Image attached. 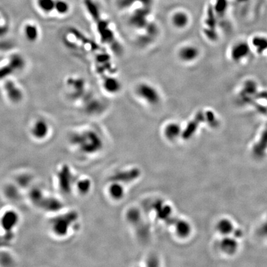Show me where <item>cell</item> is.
I'll return each mask as SVG.
<instances>
[{"mask_svg":"<svg viewBox=\"0 0 267 267\" xmlns=\"http://www.w3.org/2000/svg\"><path fill=\"white\" fill-rule=\"evenodd\" d=\"M136 97L150 107L159 104L161 95L154 85L147 82H140L136 85L134 89Z\"/></svg>","mask_w":267,"mask_h":267,"instance_id":"obj_1","label":"cell"},{"mask_svg":"<svg viewBox=\"0 0 267 267\" xmlns=\"http://www.w3.org/2000/svg\"><path fill=\"white\" fill-rule=\"evenodd\" d=\"M7 97L13 102H18L21 100L22 94L21 90L12 81H7L4 85Z\"/></svg>","mask_w":267,"mask_h":267,"instance_id":"obj_2","label":"cell"},{"mask_svg":"<svg viewBox=\"0 0 267 267\" xmlns=\"http://www.w3.org/2000/svg\"><path fill=\"white\" fill-rule=\"evenodd\" d=\"M199 51L195 47L186 46L183 47L179 52V57L185 62H191L197 59Z\"/></svg>","mask_w":267,"mask_h":267,"instance_id":"obj_3","label":"cell"},{"mask_svg":"<svg viewBox=\"0 0 267 267\" xmlns=\"http://www.w3.org/2000/svg\"><path fill=\"white\" fill-rule=\"evenodd\" d=\"M49 127L48 123L43 120H38L33 127V134L35 137L42 138L45 137L49 133Z\"/></svg>","mask_w":267,"mask_h":267,"instance_id":"obj_4","label":"cell"},{"mask_svg":"<svg viewBox=\"0 0 267 267\" xmlns=\"http://www.w3.org/2000/svg\"><path fill=\"white\" fill-rule=\"evenodd\" d=\"M249 47L248 45L244 43L237 44L233 48L232 50V57L234 60H240L241 59H244L249 54Z\"/></svg>","mask_w":267,"mask_h":267,"instance_id":"obj_5","label":"cell"},{"mask_svg":"<svg viewBox=\"0 0 267 267\" xmlns=\"http://www.w3.org/2000/svg\"><path fill=\"white\" fill-rule=\"evenodd\" d=\"M103 87L106 91L110 94H115L119 91L121 88V84L119 81L115 78H108L103 82Z\"/></svg>","mask_w":267,"mask_h":267,"instance_id":"obj_6","label":"cell"},{"mask_svg":"<svg viewBox=\"0 0 267 267\" xmlns=\"http://www.w3.org/2000/svg\"><path fill=\"white\" fill-rule=\"evenodd\" d=\"M25 35L27 39L30 42H35L39 36V31L37 27L35 25L28 24L25 28Z\"/></svg>","mask_w":267,"mask_h":267,"instance_id":"obj_7","label":"cell"},{"mask_svg":"<svg viewBox=\"0 0 267 267\" xmlns=\"http://www.w3.org/2000/svg\"><path fill=\"white\" fill-rule=\"evenodd\" d=\"M180 132V127L176 123H169L165 128L164 133L166 137L170 139H173L176 135H178Z\"/></svg>","mask_w":267,"mask_h":267,"instance_id":"obj_8","label":"cell"},{"mask_svg":"<svg viewBox=\"0 0 267 267\" xmlns=\"http://www.w3.org/2000/svg\"><path fill=\"white\" fill-rule=\"evenodd\" d=\"M55 10L60 14L66 15L70 11V6L64 0H57L55 1Z\"/></svg>","mask_w":267,"mask_h":267,"instance_id":"obj_9","label":"cell"},{"mask_svg":"<svg viewBox=\"0 0 267 267\" xmlns=\"http://www.w3.org/2000/svg\"><path fill=\"white\" fill-rule=\"evenodd\" d=\"M55 0H38V5L42 11L49 13L55 10Z\"/></svg>","mask_w":267,"mask_h":267,"instance_id":"obj_10","label":"cell"},{"mask_svg":"<svg viewBox=\"0 0 267 267\" xmlns=\"http://www.w3.org/2000/svg\"><path fill=\"white\" fill-rule=\"evenodd\" d=\"M173 24L178 28H182L188 23L187 17L183 13H176L174 15L172 19Z\"/></svg>","mask_w":267,"mask_h":267,"instance_id":"obj_11","label":"cell"},{"mask_svg":"<svg viewBox=\"0 0 267 267\" xmlns=\"http://www.w3.org/2000/svg\"><path fill=\"white\" fill-rule=\"evenodd\" d=\"M254 44L257 50L259 51L264 52L267 49V39L266 38L257 37L254 39Z\"/></svg>","mask_w":267,"mask_h":267,"instance_id":"obj_12","label":"cell"},{"mask_svg":"<svg viewBox=\"0 0 267 267\" xmlns=\"http://www.w3.org/2000/svg\"><path fill=\"white\" fill-rule=\"evenodd\" d=\"M24 66V61L21 57L14 56L11 60L10 62V67L12 68V69H19Z\"/></svg>","mask_w":267,"mask_h":267,"instance_id":"obj_13","label":"cell"},{"mask_svg":"<svg viewBox=\"0 0 267 267\" xmlns=\"http://www.w3.org/2000/svg\"><path fill=\"white\" fill-rule=\"evenodd\" d=\"M110 193L115 198L120 199L123 195V190L120 186L113 185L111 188Z\"/></svg>","mask_w":267,"mask_h":267,"instance_id":"obj_14","label":"cell"},{"mask_svg":"<svg viewBox=\"0 0 267 267\" xmlns=\"http://www.w3.org/2000/svg\"><path fill=\"white\" fill-rule=\"evenodd\" d=\"M121 1H122V4H124L123 5V6H130V5L133 3V2L135 1V0H121Z\"/></svg>","mask_w":267,"mask_h":267,"instance_id":"obj_15","label":"cell"},{"mask_svg":"<svg viewBox=\"0 0 267 267\" xmlns=\"http://www.w3.org/2000/svg\"><path fill=\"white\" fill-rule=\"evenodd\" d=\"M141 2H142L143 4L147 5L148 4H149L150 2L152 1L151 0H139Z\"/></svg>","mask_w":267,"mask_h":267,"instance_id":"obj_16","label":"cell"},{"mask_svg":"<svg viewBox=\"0 0 267 267\" xmlns=\"http://www.w3.org/2000/svg\"><path fill=\"white\" fill-rule=\"evenodd\" d=\"M5 32H6V29L2 28V27H0V35L4 34Z\"/></svg>","mask_w":267,"mask_h":267,"instance_id":"obj_17","label":"cell"}]
</instances>
